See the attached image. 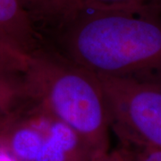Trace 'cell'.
Returning a JSON list of instances; mask_svg holds the SVG:
<instances>
[{
	"instance_id": "6da1fadb",
	"label": "cell",
	"mask_w": 161,
	"mask_h": 161,
	"mask_svg": "<svg viewBox=\"0 0 161 161\" xmlns=\"http://www.w3.org/2000/svg\"><path fill=\"white\" fill-rule=\"evenodd\" d=\"M42 47L97 75L161 78V17L80 6L40 35Z\"/></svg>"
},
{
	"instance_id": "7a4b0ae2",
	"label": "cell",
	"mask_w": 161,
	"mask_h": 161,
	"mask_svg": "<svg viewBox=\"0 0 161 161\" xmlns=\"http://www.w3.org/2000/svg\"><path fill=\"white\" fill-rule=\"evenodd\" d=\"M27 77L36 105L71 127L97 156L109 151V116L98 75L41 47Z\"/></svg>"
},
{
	"instance_id": "3957f363",
	"label": "cell",
	"mask_w": 161,
	"mask_h": 161,
	"mask_svg": "<svg viewBox=\"0 0 161 161\" xmlns=\"http://www.w3.org/2000/svg\"><path fill=\"white\" fill-rule=\"evenodd\" d=\"M110 128L125 146L161 150V78L98 75Z\"/></svg>"
},
{
	"instance_id": "277c9868",
	"label": "cell",
	"mask_w": 161,
	"mask_h": 161,
	"mask_svg": "<svg viewBox=\"0 0 161 161\" xmlns=\"http://www.w3.org/2000/svg\"><path fill=\"white\" fill-rule=\"evenodd\" d=\"M0 33L31 55L42 47L34 22L19 0H0Z\"/></svg>"
},
{
	"instance_id": "5b68a950",
	"label": "cell",
	"mask_w": 161,
	"mask_h": 161,
	"mask_svg": "<svg viewBox=\"0 0 161 161\" xmlns=\"http://www.w3.org/2000/svg\"><path fill=\"white\" fill-rule=\"evenodd\" d=\"M33 103L27 71L0 67V123L21 115Z\"/></svg>"
},
{
	"instance_id": "8992f818",
	"label": "cell",
	"mask_w": 161,
	"mask_h": 161,
	"mask_svg": "<svg viewBox=\"0 0 161 161\" xmlns=\"http://www.w3.org/2000/svg\"><path fill=\"white\" fill-rule=\"evenodd\" d=\"M19 1L29 13L40 35L56 27L80 6L77 0Z\"/></svg>"
},
{
	"instance_id": "52a82bcc",
	"label": "cell",
	"mask_w": 161,
	"mask_h": 161,
	"mask_svg": "<svg viewBox=\"0 0 161 161\" xmlns=\"http://www.w3.org/2000/svg\"><path fill=\"white\" fill-rule=\"evenodd\" d=\"M32 60V55L0 33V67L27 71Z\"/></svg>"
},
{
	"instance_id": "ba28073f",
	"label": "cell",
	"mask_w": 161,
	"mask_h": 161,
	"mask_svg": "<svg viewBox=\"0 0 161 161\" xmlns=\"http://www.w3.org/2000/svg\"><path fill=\"white\" fill-rule=\"evenodd\" d=\"M80 6L103 9H135L158 13L161 0H77Z\"/></svg>"
},
{
	"instance_id": "9c48e42d",
	"label": "cell",
	"mask_w": 161,
	"mask_h": 161,
	"mask_svg": "<svg viewBox=\"0 0 161 161\" xmlns=\"http://www.w3.org/2000/svg\"><path fill=\"white\" fill-rule=\"evenodd\" d=\"M132 157V156H131ZM132 161H161L160 150H137V152L132 157Z\"/></svg>"
},
{
	"instance_id": "30bf717a",
	"label": "cell",
	"mask_w": 161,
	"mask_h": 161,
	"mask_svg": "<svg viewBox=\"0 0 161 161\" xmlns=\"http://www.w3.org/2000/svg\"><path fill=\"white\" fill-rule=\"evenodd\" d=\"M92 161H132V157L124 150L108 151V153L94 158Z\"/></svg>"
},
{
	"instance_id": "8fae6325",
	"label": "cell",
	"mask_w": 161,
	"mask_h": 161,
	"mask_svg": "<svg viewBox=\"0 0 161 161\" xmlns=\"http://www.w3.org/2000/svg\"><path fill=\"white\" fill-rule=\"evenodd\" d=\"M0 161H19L5 147L0 145Z\"/></svg>"
},
{
	"instance_id": "7c38bea8",
	"label": "cell",
	"mask_w": 161,
	"mask_h": 161,
	"mask_svg": "<svg viewBox=\"0 0 161 161\" xmlns=\"http://www.w3.org/2000/svg\"><path fill=\"white\" fill-rule=\"evenodd\" d=\"M6 127V123H0V140H1V136L3 134V132L5 130Z\"/></svg>"
},
{
	"instance_id": "4fadbf2b",
	"label": "cell",
	"mask_w": 161,
	"mask_h": 161,
	"mask_svg": "<svg viewBox=\"0 0 161 161\" xmlns=\"http://www.w3.org/2000/svg\"><path fill=\"white\" fill-rule=\"evenodd\" d=\"M158 15L161 17V6H160V8H159V10H158Z\"/></svg>"
},
{
	"instance_id": "5bb4252c",
	"label": "cell",
	"mask_w": 161,
	"mask_h": 161,
	"mask_svg": "<svg viewBox=\"0 0 161 161\" xmlns=\"http://www.w3.org/2000/svg\"></svg>"
}]
</instances>
